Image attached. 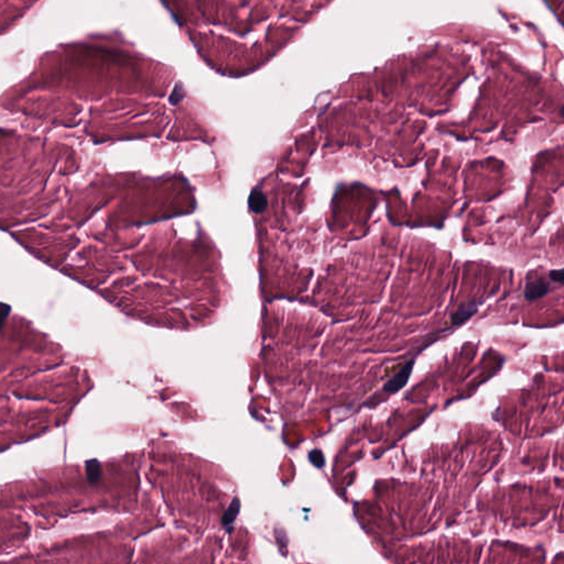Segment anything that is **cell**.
Wrapping results in <instances>:
<instances>
[{
  "mask_svg": "<svg viewBox=\"0 0 564 564\" xmlns=\"http://www.w3.org/2000/svg\"><path fill=\"white\" fill-rule=\"evenodd\" d=\"M10 312V306L5 303H0V329L3 328L4 323L6 322L8 314Z\"/></svg>",
  "mask_w": 564,
  "mask_h": 564,
  "instance_id": "6",
  "label": "cell"
},
{
  "mask_svg": "<svg viewBox=\"0 0 564 564\" xmlns=\"http://www.w3.org/2000/svg\"><path fill=\"white\" fill-rule=\"evenodd\" d=\"M476 312L477 306L475 303H467L462 305L452 314L451 323H452V325H461L462 323L466 322L467 320H470Z\"/></svg>",
  "mask_w": 564,
  "mask_h": 564,
  "instance_id": "3",
  "label": "cell"
},
{
  "mask_svg": "<svg viewBox=\"0 0 564 564\" xmlns=\"http://www.w3.org/2000/svg\"><path fill=\"white\" fill-rule=\"evenodd\" d=\"M414 363V359L407 361L401 369L384 385L383 391L387 393L388 395H394L398 393V391H400L407 385L409 378H410Z\"/></svg>",
  "mask_w": 564,
  "mask_h": 564,
  "instance_id": "1",
  "label": "cell"
},
{
  "mask_svg": "<svg viewBox=\"0 0 564 564\" xmlns=\"http://www.w3.org/2000/svg\"><path fill=\"white\" fill-rule=\"evenodd\" d=\"M87 476L90 478V480L92 482H95V480H97V478L99 477V472H100V468H99V464L96 461H91L87 463Z\"/></svg>",
  "mask_w": 564,
  "mask_h": 564,
  "instance_id": "4",
  "label": "cell"
},
{
  "mask_svg": "<svg viewBox=\"0 0 564 564\" xmlns=\"http://www.w3.org/2000/svg\"><path fill=\"white\" fill-rule=\"evenodd\" d=\"M549 278L551 279L552 281L557 282L562 284L563 283V279H564V270L563 269H559V270H551L549 272Z\"/></svg>",
  "mask_w": 564,
  "mask_h": 564,
  "instance_id": "5",
  "label": "cell"
},
{
  "mask_svg": "<svg viewBox=\"0 0 564 564\" xmlns=\"http://www.w3.org/2000/svg\"><path fill=\"white\" fill-rule=\"evenodd\" d=\"M550 291V284L544 278H537L527 282L525 288V298L527 301H534L542 298Z\"/></svg>",
  "mask_w": 564,
  "mask_h": 564,
  "instance_id": "2",
  "label": "cell"
}]
</instances>
